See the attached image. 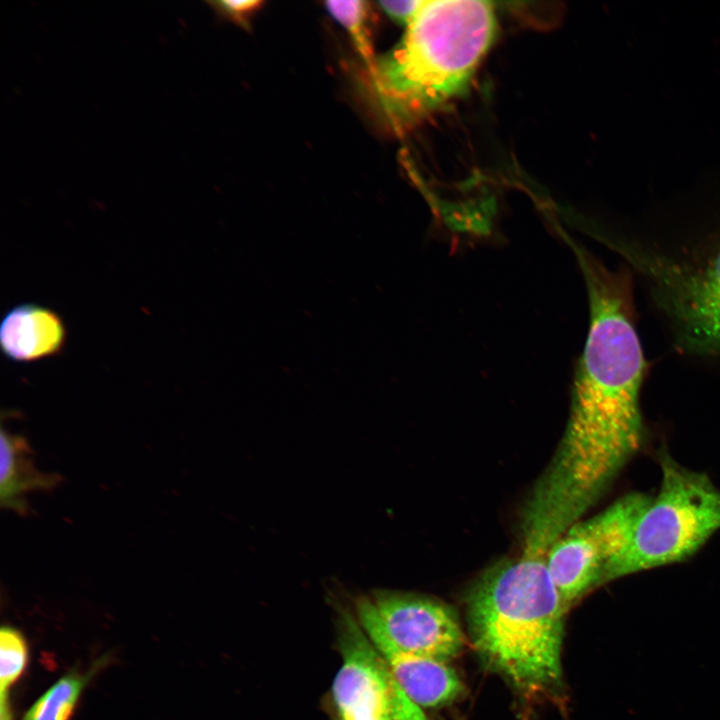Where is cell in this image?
<instances>
[{
    "label": "cell",
    "mask_w": 720,
    "mask_h": 720,
    "mask_svg": "<svg viewBox=\"0 0 720 720\" xmlns=\"http://www.w3.org/2000/svg\"><path fill=\"white\" fill-rule=\"evenodd\" d=\"M341 665L323 707L331 720H431L399 685L347 600L334 597Z\"/></svg>",
    "instance_id": "6"
},
{
    "label": "cell",
    "mask_w": 720,
    "mask_h": 720,
    "mask_svg": "<svg viewBox=\"0 0 720 720\" xmlns=\"http://www.w3.org/2000/svg\"><path fill=\"white\" fill-rule=\"evenodd\" d=\"M67 329L60 315L48 307L23 303L12 307L0 324V346L11 361L31 363L61 353Z\"/></svg>",
    "instance_id": "10"
},
{
    "label": "cell",
    "mask_w": 720,
    "mask_h": 720,
    "mask_svg": "<svg viewBox=\"0 0 720 720\" xmlns=\"http://www.w3.org/2000/svg\"><path fill=\"white\" fill-rule=\"evenodd\" d=\"M653 231L609 243L637 275L679 353L720 360V178L703 181Z\"/></svg>",
    "instance_id": "2"
},
{
    "label": "cell",
    "mask_w": 720,
    "mask_h": 720,
    "mask_svg": "<svg viewBox=\"0 0 720 720\" xmlns=\"http://www.w3.org/2000/svg\"><path fill=\"white\" fill-rule=\"evenodd\" d=\"M97 664L86 674L70 672L60 678L26 712L23 720H70Z\"/></svg>",
    "instance_id": "12"
},
{
    "label": "cell",
    "mask_w": 720,
    "mask_h": 720,
    "mask_svg": "<svg viewBox=\"0 0 720 720\" xmlns=\"http://www.w3.org/2000/svg\"><path fill=\"white\" fill-rule=\"evenodd\" d=\"M386 636L407 652L443 663L464 646L454 610L443 602L414 593L375 589L358 594Z\"/></svg>",
    "instance_id": "8"
},
{
    "label": "cell",
    "mask_w": 720,
    "mask_h": 720,
    "mask_svg": "<svg viewBox=\"0 0 720 720\" xmlns=\"http://www.w3.org/2000/svg\"><path fill=\"white\" fill-rule=\"evenodd\" d=\"M349 605L359 625L379 651L399 685L418 706L437 708L462 695L464 685L447 663L397 647L386 636L358 595L349 600Z\"/></svg>",
    "instance_id": "9"
},
{
    "label": "cell",
    "mask_w": 720,
    "mask_h": 720,
    "mask_svg": "<svg viewBox=\"0 0 720 720\" xmlns=\"http://www.w3.org/2000/svg\"><path fill=\"white\" fill-rule=\"evenodd\" d=\"M0 503L19 514L28 512V493L55 488L62 478L35 467L33 451L21 435L1 429Z\"/></svg>",
    "instance_id": "11"
},
{
    "label": "cell",
    "mask_w": 720,
    "mask_h": 720,
    "mask_svg": "<svg viewBox=\"0 0 720 720\" xmlns=\"http://www.w3.org/2000/svg\"><path fill=\"white\" fill-rule=\"evenodd\" d=\"M546 555H521L487 570L467 597L473 645L486 666L524 694L553 693L562 684L567 611Z\"/></svg>",
    "instance_id": "3"
},
{
    "label": "cell",
    "mask_w": 720,
    "mask_h": 720,
    "mask_svg": "<svg viewBox=\"0 0 720 720\" xmlns=\"http://www.w3.org/2000/svg\"><path fill=\"white\" fill-rule=\"evenodd\" d=\"M589 327L575 372L567 427L528 501L530 522L559 536L602 496L644 439L641 391L648 364L637 332L633 275L575 249Z\"/></svg>",
    "instance_id": "1"
},
{
    "label": "cell",
    "mask_w": 720,
    "mask_h": 720,
    "mask_svg": "<svg viewBox=\"0 0 720 720\" xmlns=\"http://www.w3.org/2000/svg\"><path fill=\"white\" fill-rule=\"evenodd\" d=\"M209 4L222 16L242 21L256 10L261 5V2L253 0H222L211 1Z\"/></svg>",
    "instance_id": "16"
},
{
    "label": "cell",
    "mask_w": 720,
    "mask_h": 720,
    "mask_svg": "<svg viewBox=\"0 0 720 720\" xmlns=\"http://www.w3.org/2000/svg\"><path fill=\"white\" fill-rule=\"evenodd\" d=\"M28 660V648L22 634L4 626L0 631V709L9 708L8 691L23 674Z\"/></svg>",
    "instance_id": "13"
},
{
    "label": "cell",
    "mask_w": 720,
    "mask_h": 720,
    "mask_svg": "<svg viewBox=\"0 0 720 720\" xmlns=\"http://www.w3.org/2000/svg\"><path fill=\"white\" fill-rule=\"evenodd\" d=\"M652 496L630 492L594 516L571 525L545 559L566 609L608 582L609 572L630 541Z\"/></svg>",
    "instance_id": "7"
},
{
    "label": "cell",
    "mask_w": 720,
    "mask_h": 720,
    "mask_svg": "<svg viewBox=\"0 0 720 720\" xmlns=\"http://www.w3.org/2000/svg\"><path fill=\"white\" fill-rule=\"evenodd\" d=\"M659 490L639 517L608 582L687 560L720 529V489L704 472L658 454Z\"/></svg>",
    "instance_id": "5"
},
{
    "label": "cell",
    "mask_w": 720,
    "mask_h": 720,
    "mask_svg": "<svg viewBox=\"0 0 720 720\" xmlns=\"http://www.w3.org/2000/svg\"><path fill=\"white\" fill-rule=\"evenodd\" d=\"M423 0L380 1V7L393 20L408 25L423 4Z\"/></svg>",
    "instance_id": "15"
},
{
    "label": "cell",
    "mask_w": 720,
    "mask_h": 720,
    "mask_svg": "<svg viewBox=\"0 0 720 720\" xmlns=\"http://www.w3.org/2000/svg\"><path fill=\"white\" fill-rule=\"evenodd\" d=\"M326 8L330 15L350 33L360 54L373 71L375 65L372 62V46L368 37L367 3L358 0L328 1Z\"/></svg>",
    "instance_id": "14"
},
{
    "label": "cell",
    "mask_w": 720,
    "mask_h": 720,
    "mask_svg": "<svg viewBox=\"0 0 720 720\" xmlns=\"http://www.w3.org/2000/svg\"><path fill=\"white\" fill-rule=\"evenodd\" d=\"M495 14L481 0H424L372 71L388 111L412 120L461 95L489 49Z\"/></svg>",
    "instance_id": "4"
}]
</instances>
